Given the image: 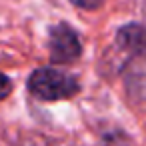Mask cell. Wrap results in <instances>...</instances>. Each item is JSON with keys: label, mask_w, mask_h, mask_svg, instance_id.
<instances>
[{"label": "cell", "mask_w": 146, "mask_h": 146, "mask_svg": "<svg viewBox=\"0 0 146 146\" xmlns=\"http://www.w3.org/2000/svg\"><path fill=\"white\" fill-rule=\"evenodd\" d=\"M74 76L58 72L54 68H38L28 78V90L40 100H62L78 92Z\"/></svg>", "instance_id": "obj_1"}, {"label": "cell", "mask_w": 146, "mask_h": 146, "mask_svg": "<svg viewBox=\"0 0 146 146\" xmlns=\"http://www.w3.org/2000/svg\"><path fill=\"white\" fill-rule=\"evenodd\" d=\"M82 48L74 30L66 24H58L50 30V60L56 64L74 62L80 56Z\"/></svg>", "instance_id": "obj_2"}, {"label": "cell", "mask_w": 146, "mask_h": 146, "mask_svg": "<svg viewBox=\"0 0 146 146\" xmlns=\"http://www.w3.org/2000/svg\"><path fill=\"white\" fill-rule=\"evenodd\" d=\"M70 2L78 8H84V10H94L102 4V0H70Z\"/></svg>", "instance_id": "obj_4"}, {"label": "cell", "mask_w": 146, "mask_h": 146, "mask_svg": "<svg viewBox=\"0 0 146 146\" xmlns=\"http://www.w3.org/2000/svg\"><path fill=\"white\" fill-rule=\"evenodd\" d=\"M118 42L124 48H132V50H144L146 48V28L132 24V26H124L118 34Z\"/></svg>", "instance_id": "obj_3"}, {"label": "cell", "mask_w": 146, "mask_h": 146, "mask_svg": "<svg viewBox=\"0 0 146 146\" xmlns=\"http://www.w3.org/2000/svg\"><path fill=\"white\" fill-rule=\"evenodd\" d=\"M10 90H12V82H10V78L4 76V74H0V100L6 98V96L10 94Z\"/></svg>", "instance_id": "obj_5"}]
</instances>
